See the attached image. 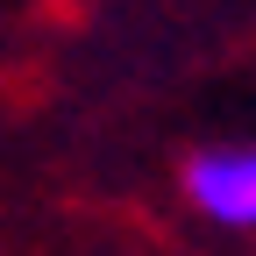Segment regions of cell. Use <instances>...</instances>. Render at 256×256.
<instances>
[{"instance_id":"1","label":"cell","mask_w":256,"mask_h":256,"mask_svg":"<svg viewBox=\"0 0 256 256\" xmlns=\"http://www.w3.org/2000/svg\"><path fill=\"white\" fill-rule=\"evenodd\" d=\"M185 192L220 228H256V150H200L185 164Z\"/></svg>"}]
</instances>
